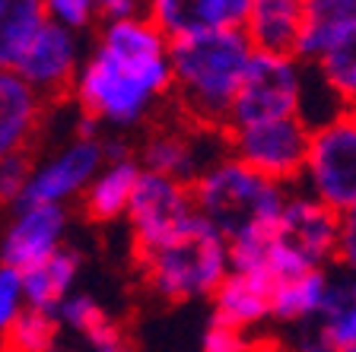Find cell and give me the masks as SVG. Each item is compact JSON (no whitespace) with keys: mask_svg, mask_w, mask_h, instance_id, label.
<instances>
[{"mask_svg":"<svg viewBox=\"0 0 356 352\" xmlns=\"http://www.w3.org/2000/svg\"><path fill=\"white\" fill-rule=\"evenodd\" d=\"M337 264L356 276V210L341 216V244H337Z\"/></svg>","mask_w":356,"mask_h":352,"instance_id":"cell-31","label":"cell"},{"mask_svg":"<svg viewBox=\"0 0 356 352\" xmlns=\"http://www.w3.org/2000/svg\"><path fill=\"white\" fill-rule=\"evenodd\" d=\"M32 169H35V165L22 153L0 159V194H3L7 203H13V206L19 203L22 191H26V184H29V178H32Z\"/></svg>","mask_w":356,"mask_h":352,"instance_id":"cell-30","label":"cell"},{"mask_svg":"<svg viewBox=\"0 0 356 352\" xmlns=\"http://www.w3.org/2000/svg\"><path fill=\"white\" fill-rule=\"evenodd\" d=\"M305 26V0H254L248 16V38L254 51L296 58Z\"/></svg>","mask_w":356,"mask_h":352,"instance_id":"cell-16","label":"cell"},{"mask_svg":"<svg viewBox=\"0 0 356 352\" xmlns=\"http://www.w3.org/2000/svg\"><path fill=\"white\" fill-rule=\"evenodd\" d=\"M312 67L347 105L356 102V19H347L327 38L321 58Z\"/></svg>","mask_w":356,"mask_h":352,"instance_id":"cell-23","label":"cell"},{"mask_svg":"<svg viewBox=\"0 0 356 352\" xmlns=\"http://www.w3.org/2000/svg\"><path fill=\"white\" fill-rule=\"evenodd\" d=\"M350 115H353V121H356V102H353V105H350Z\"/></svg>","mask_w":356,"mask_h":352,"instance_id":"cell-36","label":"cell"},{"mask_svg":"<svg viewBox=\"0 0 356 352\" xmlns=\"http://www.w3.org/2000/svg\"><path fill=\"white\" fill-rule=\"evenodd\" d=\"M337 352H356V346H353V349H337Z\"/></svg>","mask_w":356,"mask_h":352,"instance_id":"cell-37","label":"cell"},{"mask_svg":"<svg viewBox=\"0 0 356 352\" xmlns=\"http://www.w3.org/2000/svg\"><path fill=\"white\" fill-rule=\"evenodd\" d=\"M102 149H105V162H127L131 159V156H127L124 140H105Z\"/></svg>","mask_w":356,"mask_h":352,"instance_id":"cell-34","label":"cell"},{"mask_svg":"<svg viewBox=\"0 0 356 352\" xmlns=\"http://www.w3.org/2000/svg\"><path fill=\"white\" fill-rule=\"evenodd\" d=\"M331 286V270H312L299 279H289L283 286L274 289V321L286 327L312 324L321 317Z\"/></svg>","mask_w":356,"mask_h":352,"instance_id":"cell-21","label":"cell"},{"mask_svg":"<svg viewBox=\"0 0 356 352\" xmlns=\"http://www.w3.org/2000/svg\"><path fill=\"white\" fill-rule=\"evenodd\" d=\"M80 70L83 64L76 32L64 29L58 22H48L35 44L26 51V58L13 67V74L22 76L38 96H58L67 86H76Z\"/></svg>","mask_w":356,"mask_h":352,"instance_id":"cell-12","label":"cell"},{"mask_svg":"<svg viewBox=\"0 0 356 352\" xmlns=\"http://www.w3.org/2000/svg\"><path fill=\"white\" fill-rule=\"evenodd\" d=\"M58 317H60V327H64V330H74V333H89V330H99V327L111 324L108 311H105L89 292L70 295V299L58 308Z\"/></svg>","mask_w":356,"mask_h":352,"instance_id":"cell-27","label":"cell"},{"mask_svg":"<svg viewBox=\"0 0 356 352\" xmlns=\"http://www.w3.org/2000/svg\"><path fill=\"white\" fill-rule=\"evenodd\" d=\"M194 216H197V206L188 184L163 178L156 171H143L124 216L137 257L169 244Z\"/></svg>","mask_w":356,"mask_h":352,"instance_id":"cell-8","label":"cell"},{"mask_svg":"<svg viewBox=\"0 0 356 352\" xmlns=\"http://www.w3.org/2000/svg\"><path fill=\"white\" fill-rule=\"evenodd\" d=\"M347 19H356V0H305V26L296 48V60L312 67L321 58L327 38Z\"/></svg>","mask_w":356,"mask_h":352,"instance_id":"cell-22","label":"cell"},{"mask_svg":"<svg viewBox=\"0 0 356 352\" xmlns=\"http://www.w3.org/2000/svg\"><path fill=\"white\" fill-rule=\"evenodd\" d=\"M172 86L169 58H124L99 44L83 60L74 92L83 115L111 127H131Z\"/></svg>","mask_w":356,"mask_h":352,"instance_id":"cell-2","label":"cell"},{"mask_svg":"<svg viewBox=\"0 0 356 352\" xmlns=\"http://www.w3.org/2000/svg\"><path fill=\"white\" fill-rule=\"evenodd\" d=\"M254 0H153L147 7L149 19L163 29L169 42L197 32L245 29Z\"/></svg>","mask_w":356,"mask_h":352,"instance_id":"cell-13","label":"cell"},{"mask_svg":"<svg viewBox=\"0 0 356 352\" xmlns=\"http://www.w3.org/2000/svg\"><path fill=\"white\" fill-rule=\"evenodd\" d=\"M254 58V44L245 29L197 32L169 44L172 92L197 127L222 133L229 131V115L242 89L245 70Z\"/></svg>","mask_w":356,"mask_h":352,"instance_id":"cell-1","label":"cell"},{"mask_svg":"<svg viewBox=\"0 0 356 352\" xmlns=\"http://www.w3.org/2000/svg\"><path fill=\"white\" fill-rule=\"evenodd\" d=\"M80 273V251L76 248H60L51 254L44 264L22 270V289H26V305L38 311H54L74 295V283Z\"/></svg>","mask_w":356,"mask_h":352,"instance_id":"cell-18","label":"cell"},{"mask_svg":"<svg viewBox=\"0 0 356 352\" xmlns=\"http://www.w3.org/2000/svg\"><path fill=\"white\" fill-rule=\"evenodd\" d=\"M220 159L222 156L200 149V140L194 131H178V127H163V131L149 133L140 149L143 171H156V175L181 181L188 187H194V181Z\"/></svg>","mask_w":356,"mask_h":352,"instance_id":"cell-14","label":"cell"},{"mask_svg":"<svg viewBox=\"0 0 356 352\" xmlns=\"http://www.w3.org/2000/svg\"><path fill=\"white\" fill-rule=\"evenodd\" d=\"M42 117V96L13 70L0 74V153L16 156L26 149Z\"/></svg>","mask_w":356,"mask_h":352,"instance_id":"cell-17","label":"cell"},{"mask_svg":"<svg viewBox=\"0 0 356 352\" xmlns=\"http://www.w3.org/2000/svg\"><path fill=\"white\" fill-rule=\"evenodd\" d=\"M140 3L134 0H102L99 3V19L102 22H121V19H134V16H143L140 13Z\"/></svg>","mask_w":356,"mask_h":352,"instance_id":"cell-33","label":"cell"},{"mask_svg":"<svg viewBox=\"0 0 356 352\" xmlns=\"http://www.w3.org/2000/svg\"><path fill=\"white\" fill-rule=\"evenodd\" d=\"M60 317L54 311L26 308L10 330H3L7 352H54L60 343Z\"/></svg>","mask_w":356,"mask_h":352,"instance_id":"cell-25","label":"cell"},{"mask_svg":"<svg viewBox=\"0 0 356 352\" xmlns=\"http://www.w3.org/2000/svg\"><path fill=\"white\" fill-rule=\"evenodd\" d=\"M226 137H229V153L264 178L283 187L302 181L312 149V127L302 117L242 127V131H229Z\"/></svg>","mask_w":356,"mask_h":352,"instance_id":"cell-7","label":"cell"},{"mask_svg":"<svg viewBox=\"0 0 356 352\" xmlns=\"http://www.w3.org/2000/svg\"><path fill=\"white\" fill-rule=\"evenodd\" d=\"M105 169L102 140H70L58 156L38 162L32 169V178L22 191L19 203L26 206H64V200L86 194L89 184ZM16 203V206H19Z\"/></svg>","mask_w":356,"mask_h":352,"instance_id":"cell-9","label":"cell"},{"mask_svg":"<svg viewBox=\"0 0 356 352\" xmlns=\"http://www.w3.org/2000/svg\"><path fill=\"white\" fill-rule=\"evenodd\" d=\"M143 169L140 162H105V169L99 171V178L89 184V191L83 194V206H86V216L96 222H111L127 216V206L131 197L137 191V181H140Z\"/></svg>","mask_w":356,"mask_h":352,"instance_id":"cell-20","label":"cell"},{"mask_svg":"<svg viewBox=\"0 0 356 352\" xmlns=\"http://www.w3.org/2000/svg\"><path fill=\"white\" fill-rule=\"evenodd\" d=\"M26 308L29 305H26V289H22V270L3 267L0 270V330H10Z\"/></svg>","mask_w":356,"mask_h":352,"instance_id":"cell-28","label":"cell"},{"mask_svg":"<svg viewBox=\"0 0 356 352\" xmlns=\"http://www.w3.org/2000/svg\"><path fill=\"white\" fill-rule=\"evenodd\" d=\"M48 22L51 16L44 0H3L0 3V67L13 70Z\"/></svg>","mask_w":356,"mask_h":352,"instance_id":"cell-19","label":"cell"},{"mask_svg":"<svg viewBox=\"0 0 356 352\" xmlns=\"http://www.w3.org/2000/svg\"><path fill=\"white\" fill-rule=\"evenodd\" d=\"M48 16L64 29L83 32L99 16V3L96 0H48Z\"/></svg>","mask_w":356,"mask_h":352,"instance_id":"cell-29","label":"cell"},{"mask_svg":"<svg viewBox=\"0 0 356 352\" xmlns=\"http://www.w3.org/2000/svg\"><path fill=\"white\" fill-rule=\"evenodd\" d=\"M191 194L197 213L213 222L232 244L245 235L277 228L293 191L264 178L229 153L194 181Z\"/></svg>","mask_w":356,"mask_h":352,"instance_id":"cell-3","label":"cell"},{"mask_svg":"<svg viewBox=\"0 0 356 352\" xmlns=\"http://www.w3.org/2000/svg\"><path fill=\"white\" fill-rule=\"evenodd\" d=\"M302 86H305L302 60L283 58V54L254 51L252 64L245 70L242 89H238V96H236V105H232L229 131L299 117Z\"/></svg>","mask_w":356,"mask_h":352,"instance_id":"cell-5","label":"cell"},{"mask_svg":"<svg viewBox=\"0 0 356 352\" xmlns=\"http://www.w3.org/2000/svg\"><path fill=\"white\" fill-rule=\"evenodd\" d=\"M305 194L331 206L334 213L356 210V121L343 115L331 124L312 131L309 165H305Z\"/></svg>","mask_w":356,"mask_h":352,"instance_id":"cell-6","label":"cell"},{"mask_svg":"<svg viewBox=\"0 0 356 352\" xmlns=\"http://www.w3.org/2000/svg\"><path fill=\"white\" fill-rule=\"evenodd\" d=\"M321 330L331 340L334 349L356 346V276L353 273H331V286L321 308Z\"/></svg>","mask_w":356,"mask_h":352,"instance_id":"cell-24","label":"cell"},{"mask_svg":"<svg viewBox=\"0 0 356 352\" xmlns=\"http://www.w3.org/2000/svg\"><path fill=\"white\" fill-rule=\"evenodd\" d=\"M238 352H277V346H264V343L248 340V343H245V349H238Z\"/></svg>","mask_w":356,"mask_h":352,"instance_id":"cell-35","label":"cell"},{"mask_svg":"<svg viewBox=\"0 0 356 352\" xmlns=\"http://www.w3.org/2000/svg\"><path fill=\"white\" fill-rule=\"evenodd\" d=\"M140 273L165 301L213 299L232 273V244L197 213L169 244L140 257Z\"/></svg>","mask_w":356,"mask_h":352,"instance_id":"cell-4","label":"cell"},{"mask_svg":"<svg viewBox=\"0 0 356 352\" xmlns=\"http://www.w3.org/2000/svg\"><path fill=\"white\" fill-rule=\"evenodd\" d=\"M293 352H337L331 346V340L325 337L318 321L312 324H299L296 327V337H293Z\"/></svg>","mask_w":356,"mask_h":352,"instance_id":"cell-32","label":"cell"},{"mask_svg":"<svg viewBox=\"0 0 356 352\" xmlns=\"http://www.w3.org/2000/svg\"><path fill=\"white\" fill-rule=\"evenodd\" d=\"M210 301H213V321L245 337L267 317H274V289L248 273H229Z\"/></svg>","mask_w":356,"mask_h":352,"instance_id":"cell-15","label":"cell"},{"mask_svg":"<svg viewBox=\"0 0 356 352\" xmlns=\"http://www.w3.org/2000/svg\"><path fill=\"white\" fill-rule=\"evenodd\" d=\"M274 232L312 270H327V264L337 260L341 213H334L331 206H325L312 194H289V203Z\"/></svg>","mask_w":356,"mask_h":352,"instance_id":"cell-10","label":"cell"},{"mask_svg":"<svg viewBox=\"0 0 356 352\" xmlns=\"http://www.w3.org/2000/svg\"><path fill=\"white\" fill-rule=\"evenodd\" d=\"M67 232V213L64 206H13V216L7 222L3 242H0V257L3 267L16 270H32L44 264L51 254L64 248Z\"/></svg>","mask_w":356,"mask_h":352,"instance_id":"cell-11","label":"cell"},{"mask_svg":"<svg viewBox=\"0 0 356 352\" xmlns=\"http://www.w3.org/2000/svg\"><path fill=\"white\" fill-rule=\"evenodd\" d=\"M54 352H134V346H131V340H127L124 327L111 321V324L99 327V330H89V333L64 330Z\"/></svg>","mask_w":356,"mask_h":352,"instance_id":"cell-26","label":"cell"}]
</instances>
